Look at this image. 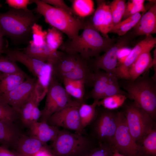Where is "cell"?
Masks as SVG:
<instances>
[{
    "label": "cell",
    "mask_w": 156,
    "mask_h": 156,
    "mask_svg": "<svg viewBox=\"0 0 156 156\" xmlns=\"http://www.w3.org/2000/svg\"><path fill=\"white\" fill-rule=\"evenodd\" d=\"M97 8L90 16L89 20L93 26L103 36L109 37L114 26L109 3L103 0L96 1Z\"/></svg>",
    "instance_id": "9a60e30c"
},
{
    "label": "cell",
    "mask_w": 156,
    "mask_h": 156,
    "mask_svg": "<svg viewBox=\"0 0 156 156\" xmlns=\"http://www.w3.org/2000/svg\"><path fill=\"white\" fill-rule=\"evenodd\" d=\"M45 3L55 8L65 11L74 15L71 8L69 7L63 0H42Z\"/></svg>",
    "instance_id": "b9f144b4"
},
{
    "label": "cell",
    "mask_w": 156,
    "mask_h": 156,
    "mask_svg": "<svg viewBox=\"0 0 156 156\" xmlns=\"http://www.w3.org/2000/svg\"><path fill=\"white\" fill-rule=\"evenodd\" d=\"M29 77L24 71L12 74L3 73L0 80V96L13 90Z\"/></svg>",
    "instance_id": "484cf974"
},
{
    "label": "cell",
    "mask_w": 156,
    "mask_h": 156,
    "mask_svg": "<svg viewBox=\"0 0 156 156\" xmlns=\"http://www.w3.org/2000/svg\"><path fill=\"white\" fill-rule=\"evenodd\" d=\"M114 153L109 145L100 144L92 148L85 156H112Z\"/></svg>",
    "instance_id": "f35d334b"
},
{
    "label": "cell",
    "mask_w": 156,
    "mask_h": 156,
    "mask_svg": "<svg viewBox=\"0 0 156 156\" xmlns=\"http://www.w3.org/2000/svg\"><path fill=\"white\" fill-rule=\"evenodd\" d=\"M91 59H86L77 53L61 51L58 58L50 63L52 66V74L57 77L88 63Z\"/></svg>",
    "instance_id": "2e32d148"
},
{
    "label": "cell",
    "mask_w": 156,
    "mask_h": 156,
    "mask_svg": "<svg viewBox=\"0 0 156 156\" xmlns=\"http://www.w3.org/2000/svg\"><path fill=\"white\" fill-rule=\"evenodd\" d=\"M32 40L30 42L37 46L46 44V37L47 31L43 30L42 27L38 23H35L32 27Z\"/></svg>",
    "instance_id": "74e56055"
},
{
    "label": "cell",
    "mask_w": 156,
    "mask_h": 156,
    "mask_svg": "<svg viewBox=\"0 0 156 156\" xmlns=\"http://www.w3.org/2000/svg\"><path fill=\"white\" fill-rule=\"evenodd\" d=\"M39 103H36L33 108L31 114L30 125L33 123L38 122L40 118L41 111L38 107Z\"/></svg>",
    "instance_id": "ee69618b"
},
{
    "label": "cell",
    "mask_w": 156,
    "mask_h": 156,
    "mask_svg": "<svg viewBox=\"0 0 156 156\" xmlns=\"http://www.w3.org/2000/svg\"><path fill=\"white\" fill-rule=\"evenodd\" d=\"M63 83L64 88L67 92L71 97L81 102H84L85 96V88L84 82L80 80L64 78L60 81Z\"/></svg>",
    "instance_id": "4316f807"
},
{
    "label": "cell",
    "mask_w": 156,
    "mask_h": 156,
    "mask_svg": "<svg viewBox=\"0 0 156 156\" xmlns=\"http://www.w3.org/2000/svg\"><path fill=\"white\" fill-rule=\"evenodd\" d=\"M138 146L141 156H156V128L146 136Z\"/></svg>",
    "instance_id": "f546056e"
},
{
    "label": "cell",
    "mask_w": 156,
    "mask_h": 156,
    "mask_svg": "<svg viewBox=\"0 0 156 156\" xmlns=\"http://www.w3.org/2000/svg\"><path fill=\"white\" fill-rule=\"evenodd\" d=\"M46 145L33 136L23 134L13 148L19 156H34Z\"/></svg>",
    "instance_id": "d6986e66"
},
{
    "label": "cell",
    "mask_w": 156,
    "mask_h": 156,
    "mask_svg": "<svg viewBox=\"0 0 156 156\" xmlns=\"http://www.w3.org/2000/svg\"><path fill=\"white\" fill-rule=\"evenodd\" d=\"M127 97L126 95L117 94L104 98L98 102L97 106L110 110H116L122 107Z\"/></svg>",
    "instance_id": "1f68e13d"
},
{
    "label": "cell",
    "mask_w": 156,
    "mask_h": 156,
    "mask_svg": "<svg viewBox=\"0 0 156 156\" xmlns=\"http://www.w3.org/2000/svg\"><path fill=\"white\" fill-rule=\"evenodd\" d=\"M148 70L135 80H128L123 86L127 98L133 100L154 120H156V82Z\"/></svg>",
    "instance_id": "277c9868"
},
{
    "label": "cell",
    "mask_w": 156,
    "mask_h": 156,
    "mask_svg": "<svg viewBox=\"0 0 156 156\" xmlns=\"http://www.w3.org/2000/svg\"><path fill=\"white\" fill-rule=\"evenodd\" d=\"M3 36L0 30V56L2 53L3 49Z\"/></svg>",
    "instance_id": "7dc6e473"
},
{
    "label": "cell",
    "mask_w": 156,
    "mask_h": 156,
    "mask_svg": "<svg viewBox=\"0 0 156 156\" xmlns=\"http://www.w3.org/2000/svg\"><path fill=\"white\" fill-rule=\"evenodd\" d=\"M23 52L37 59L50 63L55 61L61 52V51H53L47 44L42 46H37L30 42L24 49Z\"/></svg>",
    "instance_id": "603a6c76"
},
{
    "label": "cell",
    "mask_w": 156,
    "mask_h": 156,
    "mask_svg": "<svg viewBox=\"0 0 156 156\" xmlns=\"http://www.w3.org/2000/svg\"><path fill=\"white\" fill-rule=\"evenodd\" d=\"M131 34L135 36H146L156 33V3H154L145 12L133 28Z\"/></svg>",
    "instance_id": "e0dca14e"
},
{
    "label": "cell",
    "mask_w": 156,
    "mask_h": 156,
    "mask_svg": "<svg viewBox=\"0 0 156 156\" xmlns=\"http://www.w3.org/2000/svg\"><path fill=\"white\" fill-rule=\"evenodd\" d=\"M112 148L123 156H141L139 147L132 137L122 111L119 112L118 125Z\"/></svg>",
    "instance_id": "8fae6325"
},
{
    "label": "cell",
    "mask_w": 156,
    "mask_h": 156,
    "mask_svg": "<svg viewBox=\"0 0 156 156\" xmlns=\"http://www.w3.org/2000/svg\"><path fill=\"white\" fill-rule=\"evenodd\" d=\"M93 71L94 76L92 89L86 97L99 101L103 98L108 83V74L100 70Z\"/></svg>",
    "instance_id": "d4e9b609"
},
{
    "label": "cell",
    "mask_w": 156,
    "mask_h": 156,
    "mask_svg": "<svg viewBox=\"0 0 156 156\" xmlns=\"http://www.w3.org/2000/svg\"><path fill=\"white\" fill-rule=\"evenodd\" d=\"M46 42L52 49L58 51L64 42L62 33L53 27L49 29L47 31Z\"/></svg>",
    "instance_id": "d6a6232c"
},
{
    "label": "cell",
    "mask_w": 156,
    "mask_h": 156,
    "mask_svg": "<svg viewBox=\"0 0 156 156\" xmlns=\"http://www.w3.org/2000/svg\"><path fill=\"white\" fill-rule=\"evenodd\" d=\"M46 95L45 105L41 111L40 122H47L52 114L73 103L76 100L72 99L61 82L52 74Z\"/></svg>",
    "instance_id": "9c48e42d"
},
{
    "label": "cell",
    "mask_w": 156,
    "mask_h": 156,
    "mask_svg": "<svg viewBox=\"0 0 156 156\" xmlns=\"http://www.w3.org/2000/svg\"><path fill=\"white\" fill-rule=\"evenodd\" d=\"M112 156H123L119 153L117 152H115Z\"/></svg>",
    "instance_id": "681fc988"
},
{
    "label": "cell",
    "mask_w": 156,
    "mask_h": 156,
    "mask_svg": "<svg viewBox=\"0 0 156 156\" xmlns=\"http://www.w3.org/2000/svg\"><path fill=\"white\" fill-rule=\"evenodd\" d=\"M34 156H55L51 149L46 145Z\"/></svg>",
    "instance_id": "f6af8a7d"
},
{
    "label": "cell",
    "mask_w": 156,
    "mask_h": 156,
    "mask_svg": "<svg viewBox=\"0 0 156 156\" xmlns=\"http://www.w3.org/2000/svg\"><path fill=\"white\" fill-rule=\"evenodd\" d=\"M146 10V8L144 4L136 5L129 1L126 3V9L122 19L124 20L137 13L145 12Z\"/></svg>",
    "instance_id": "ab89813d"
},
{
    "label": "cell",
    "mask_w": 156,
    "mask_h": 156,
    "mask_svg": "<svg viewBox=\"0 0 156 156\" xmlns=\"http://www.w3.org/2000/svg\"><path fill=\"white\" fill-rule=\"evenodd\" d=\"M117 39L102 35L93 26L88 17L86 18V25L81 34L74 39L63 42L59 49L63 51L77 53L90 60L105 52Z\"/></svg>",
    "instance_id": "7a4b0ae2"
},
{
    "label": "cell",
    "mask_w": 156,
    "mask_h": 156,
    "mask_svg": "<svg viewBox=\"0 0 156 156\" xmlns=\"http://www.w3.org/2000/svg\"><path fill=\"white\" fill-rule=\"evenodd\" d=\"M37 79L28 77L11 91L0 96V100L7 103L18 113L28 100L37 83Z\"/></svg>",
    "instance_id": "4fadbf2b"
},
{
    "label": "cell",
    "mask_w": 156,
    "mask_h": 156,
    "mask_svg": "<svg viewBox=\"0 0 156 156\" xmlns=\"http://www.w3.org/2000/svg\"><path fill=\"white\" fill-rule=\"evenodd\" d=\"M23 72L16 62L10 60L6 56H0V73L9 74Z\"/></svg>",
    "instance_id": "d590c367"
},
{
    "label": "cell",
    "mask_w": 156,
    "mask_h": 156,
    "mask_svg": "<svg viewBox=\"0 0 156 156\" xmlns=\"http://www.w3.org/2000/svg\"><path fill=\"white\" fill-rule=\"evenodd\" d=\"M3 73H0V80L3 76Z\"/></svg>",
    "instance_id": "f907efd6"
},
{
    "label": "cell",
    "mask_w": 156,
    "mask_h": 156,
    "mask_svg": "<svg viewBox=\"0 0 156 156\" xmlns=\"http://www.w3.org/2000/svg\"><path fill=\"white\" fill-rule=\"evenodd\" d=\"M119 113L116 110H110L97 106L96 116L88 126V134L98 144H107L112 148Z\"/></svg>",
    "instance_id": "8992f818"
},
{
    "label": "cell",
    "mask_w": 156,
    "mask_h": 156,
    "mask_svg": "<svg viewBox=\"0 0 156 156\" xmlns=\"http://www.w3.org/2000/svg\"><path fill=\"white\" fill-rule=\"evenodd\" d=\"M150 52V51H144L138 57L129 70V80H135L153 66V60Z\"/></svg>",
    "instance_id": "cb8c5ba5"
},
{
    "label": "cell",
    "mask_w": 156,
    "mask_h": 156,
    "mask_svg": "<svg viewBox=\"0 0 156 156\" xmlns=\"http://www.w3.org/2000/svg\"><path fill=\"white\" fill-rule=\"evenodd\" d=\"M91 60L88 63L76 68L67 73H63L57 77L60 81L64 78L81 80L86 87H92L94 80V73L91 66Z\"/></svg>",
    "instance_id": "7402d4cb"
},
{
    "label": "cell",
    "mask_w": 156,
    "mask_h": 156,
    "mask_svg": "<svg viewBox=\"0 0 156 156\" xmlns=\"http://www.w3.org/2000/svg\"><path fill=\"white\" fill-rule=\"evenodd\" d=\"M45 95L46 93L40 86L38 81L30 96L19 113V118L24 125L28 127L29 126L31 114L34 105L37 103H39Z\"/></svg>",
    "instance_id": "ffe728a7"
},
{
    "label": "cell",
    "mask_w": 156,
    "mask_h": 156,
    "mask_svg": "<svg viewBox=\"0 0 156 156\" xmlns=\"http://www.w3.org/2000/svg\"><path fill=\"white\" fill-rule=\"evenodd\" d=\"M132 37L131 34H126L120 36L104 54L97 57L92 59L91 66L93 71L100 70L107 73L115 74L118 65L119 50L123 47L127 46Z\"/></svg>",
    "instance_id": "7c38bea8"
},
{
    "label": "cell",
    "mask_w": 156,
    "mask_h": 156,
    "mask_svg": "<svg viewBox=\"0 0 156 156\" xmlns=\"http://www.w3.org/2000/svg\"><path fill=\"white\" fill-rule=\"evenodd\" d=\"M5 3L11 8L18 10H25L28 9L27 6L32 3L29 0H6Z\"/></svg>",
    "instance_id": "60d3db41"
},
{
    "label": "cell",
    "mask_w": 156,
    "mask_h": 156,
    "mask_svg": "<svg viewBox=\"0 0 156 156\" xmlns=\"http://www.w3.org/2000/svg\"><path fill=\"white\" fill-rule=\"evenodd\" d=\"M114 26L119 23L123 16L126 5V1L114 0L109 3Z\"/></svg>",
    "instance_id": "836d02e7"
},
{
    "label": "cell",
    "mask_w": 156,
    "mask_h": 156,
    "mask_svg": "<svg viewBox=\"0 0 156 156\" xmlns=\"http://www.w3.org/2000/svg\"><path fill=\"white\" fill-rule=\"evenodd\" d=\"M132 49L127 46L123 47L119 49L118 55V66L124 61L131 52Z\"/></svg>",
    "instance_id": "7bdbcfd3"
},
{
    "label": "cell",
    "mask_w": 156,
    "mask_h": 156,
    "mask_svg": "<svg viewBox=\"0 0 156 156\" xmlns=\"http://www.w3.org/2000/svg\"><path fill=\"white\" fill-rule=\"evenodd\" d=\"M98 101H94L90 104H87L85 102L80 104L78 112L81 125L83 129L85 130L94 119L96 113Z\"/></svg>",
    "instance_id": "83f0119b"
},
{
    "label": "cell",
    "mask_w": 156,
    "mask_h": 156,
    "mask_svg": "<svg viewBox=\"0 0 156 156\" xmlns=\"http://www.w3.org/2000/svg\"><path fill=\"white\" fill-rule=\"evenodd\" d=\"M14 122L0 120V144L8 148H13L23 134Z\"/></svg>",
    "instance_id": "ac0fdd59"
},
{
    "label": "cell",
    "mask_w": 156,
    "mask_h": 156,
    "mask_svg": "<svg viewBox=\"0 0 156 156\" xmlns=\"http://www.w3.org/2000/svg\"><path fill=\"white\" fill-rule=\"evenodd\" d=\"M36 5L35 11L42 16L47 23L66 34L72 40L79 35V31L84 28L86 19L78 18L62 10L47 4L42 0H32Z\"/></svg>",
    "instance_id": "3957f363"
},
{
    "label": "cell",
    "mask_w": 156,
    "mask_h": 156,
    "mask_svg": "<svg viewBox=\"0 0 156 156\" xmlns=\"http://www.w3.org/2000/svg\"><path fill=\"white\" fill-rule=\"evenodd\" d=\"M29 127L31 135L45 144L50 141H53L60 130L59 128L50 125L44 122L38 121L33 123Z\"/></svg>",
    "instance_id": "44dd1931"
},
{
    "label": "cell",
    "mask_w": 156,
    "mask_h": 156,
    "mask_svg": "<svg viewBox=\"0 0 156 156\" xmlns=\"http://www.w3.org/2000/svg\"><path fill=\"white\" fill-rule=\"evenodd\" d=\"M19 118V113L10 105L0 100V120L15 122Z\"/></svg>",
    "instance_id": "8d00e7d4"
},
{
    "label": "cell",
    "mask_w": 156,
    "mask_h": 156,
    "mask_svg": "<svg viewBox=\"0 0 156 156\" xmlns=\"http://www.w3.org/2000/svg\"><path fill=\"white\" fill-rule=\"evenodd\" d=\"M2 6V5L0 3V8Z\"/></svg>",
    "instance_id": "816d5d0a"
},
{
    "label": "cell",
    "mask_w": 156,
    "mask_h": 156,
    "mask_svg": "<svg viewBox=\"0 0 156 156\" xmlns=\"http://www.w3.org/2000/svg\"><path fill=\"white\" fill-rule=\"evenodd\" d=\"M142 16L140 13H137L121 21L114 26L110 33L116 34L120 36L125 35L135 26Z\"/></svg>",
    "instance_id": "4dcf8cb0"
},
{
    "label": "cell",
    "mask_w": 156,
    "mask_h": 156,
    "mask_svg": "<svg viewBox=\"0 0 156 156\" xmlns=\"http://www.w3.org/2000/svg\"><path fill=\"white\" fill-rule=\"evenodd\" d=\"M144 0H130L131 2L133 3L136 5H140L144 4L145 2Z\"/></svg>",
    "instance_id": "c3c4849f"
},
{
    "label": "cell",
    "mask_w": 156,
    "mask_h": 156,
    "mask_svg": "<svg viewBox=\"0 0 156 156\" xmlns=\"http://www.w3.org/2000/svg\"><path fill=\"white\" fill-rule=\"evenodd\" d=\"M71 8L74 15L85 19L92 15L94 12V3L92 0H73Z\"/></svg>",
    "instance_id": "f1b7e54d"
},
{
    "label": "cell",
    "mask_w": 156,
    "mask_h": 156,
    "mask_svg": "<svg viewBox=\"0 0 156 156\" xmlns=\"http://www.w3.org/2000/svg\"><path fill=\"white\" fill-rule=\"evenodd\" d=\"M81 103L76 100L73 103L52 114L47 123L52 126L74 131L77 133H85V130L82 129L81 125L78 112Z\"/></svg>",
    "instance_id": "30bf717a"
},
{
    "label": "cell",
    "mask_w": 156,
    "mask_h": 156,
    "mask_svg": "<svg viewBox=\"0 0 156 156\" xmlns=\"http://www.w3.org/2000/svg\"><path fill=\"white\" fill-rule=\"evenodd\" d=\"M98 144L86 132L78 133L63 129L53 141L51 148L55 156H85Z\"/></svg>",
    "instance_id": "5b68a950"
},
{
    "label": "cell",
    "mask_w": 156,
    "mask_h": 156,
    "mask_svg": "<svg viewBox=\"0 0 156 156\" xmlns=\"http://www.w3.org/2000/svg\"><path fill=\"white\" fill-rule=\"evenodd\" d=\"M3 53L10 60L20 62L24 65L37 79L40 85L47 90L52 72L50 63L37 59L16 49H3Z\"/></svg>",
    "instance_id": "ba28073f"
},
{
    "label": "cell",
    "mask_w": 156,
    "mask_h": 156,
    "mask_svg": "<svg viewBox=\"0 0 156 156\" xmlns=\"http://www.w3.org/2000/svg\"><path fill=\"white\" fill-rule=\"evenodd\" d=\"M108 83L103 99L117 94H125L127 97V92L120 88L118 81V78L114 74L108 73Z\"/></svg>",
    "instance_id": "e575fe53"
},
{
    "label": "cell",
    "mask_w": 156,
    "mask_h": 156,
    "mask_svg": "<svg viewBox=\"0 0 156 156\" xmlns=\"http://www.w3.org/2000/svg\"><path fill=\"white\" fill-rule=\"evenodd\" d=\"M40 15L28 9L11 8L0 13V30L3 36L9 37L14 44H28L32 40V27L38 23Z\"/></svg>",
    "instance_id": "6da1fadb"
},
{
    "label": "cell",
    "mask_w": 156,
    "mask_h": 156,
    "mask_svg": "<svg viewBox=\"0 0 156 156\" xmlns=\"http://www.w3.org/2000/svg\"><path fill=\"white\" fill-rule=\"evenodd\" d=\"M156 44V38L152 35L146 36L132 49L124 61L117 67L115 74L119 78L129 80V70L139 55L143 52L151 51Z\"/></svg>",
    "instance_id": "5bb4252c"
},
{
    "label": "cell",
    "mask_w": 156,
    "mask_h": 156,
    "mask_svg": "<svg viewBox=\"0 0 156 156\" xmlns=\"http://www.w3.org/2000/svg\"><path fill=\"white\" fill-rule=\"evenodd\" d=\"M122 111L129 132L138 145L146 136L156 128V121L134 101L125 103Z\"/></svg>",
    "instance_id": "52a82bcc"
},
{
    "label": "cell",
    "mask_w": 156,
    "mask_h": 156,
    "mask_svg": "<svg viewBox=\"0 0 156 156\" xmlns=\"http://www.w3.org/2000/svg\"><path fill=\"white\" fill-rule=\"evenodd\" d=\"M0 156H19L15 153L10 151L8 148L0 146Z\"/></svg>",
    "instance_id": "bcb514c9"
}]
</instances>
